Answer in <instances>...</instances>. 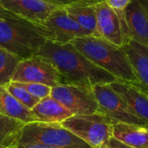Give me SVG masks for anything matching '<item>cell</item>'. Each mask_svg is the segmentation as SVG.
Masks as SVG:
<instances>
[{
	"label": "cell",
	"mask_w": 148,
	"mask_h": 148,
	"mask_svg": "<svg viewBox=\"0 0 148 148\" xmlns=\"http://www.w3.org/2000/svg\"><path fill=\"white\" fill-rule=\"evenodd\" d=\"M114 123L109 117L98 112L75 114L61 124L92 148H107L109 139L113 137Z\"/></svg>",
	"instance_id": "cell-5"
},
{
	"label": "cell",
	"mask_w": 148,
	"mask_h": 148,
	"mask_svg": "<svg viewBox=\"0 0 148 148\" xmlns=\"http://www.w3.org/2000/svg\"><path fill=\"white\" fill-rule=\"evenodd\" d=\"M107 148H133L129 146H127V144L121 142V140H117L116 138H114V136L111 137L109 139V141H108V147Z\"/></svg>",
	"instance_id": "cell-25"
},
{
	"label": "cell",
	"mask_w": 148,
	"mask_h": 148,
	"mask_svg": "<svg viewBox=\"0 0 148 148\" xmlns=\"http://www.w3.org/2000/svg\"><path fill=\"white\" fill-rule=\"evenodd\" d=\"M99 107V112L115 122L148 127L143 120L137 117L124 101L116 94L109 84H99L92 88Z\"/></svg>",
	"instance_id": "cell-8"
},
{
	"label": "cell",
	"mask_w": 148,
	"mask_h": 148,
	"mask_svg": "<svg viewBox=\"0 0 148 148\" xmlns=\"http://www.w3.org/2000/svg\"><path fill=\"white\" fill-rule=\"evenodd\" d=\"M101 1H103V0H101Z\"/></svg>",
	"instance_id": "cell-29"
},
{
	"label": "cell",
	"mask_w": 148,
	"mask_h": 148,
	"mask_svg": "<svg viewBox=\"0 0 148 148\" xmlns=\"http://www.w3.org/2000/svg\"><path fill=\"white\" fill-rule=\"evenodd\" d=\"M0 114L16 119L24 124L37 121L31 110L11 95L4 86H0Z\"/></svg>",
	"instance_id": "cell-17"
},
{
	"label": "cell",
	"mask_w": 148,
	"mask_h": 148,
	"mask_svg": "<svg viewBox=\"0 0 148 148\" xmlns=\"http://www.w3.org/2000/svg\"><path fill=\"white\" fill-rule=\"evenodd\" d=\"M68 14L89 36H96L97 22L95 4H74L64 7Z\"/></svg>",
	"instance_id": "cell-18"
},
{
	"label": "cell",
	"mask_w": 148,
	"mask_h": 148,
	"mask_svg": "<svg viewBox=\"0 0 148 148\" xmlns=\"http://www.w3.org/2000/svg\"><path fill=\"white\" fill-rule=\"evenodd\" d=\"M16 144H39L56 148H92L61 123L40 121L25 124Z\"/></svg>",
	"instance_id": "cell-4"
},
{
	"label": "cell",
	"mask_w": 148,
	"mask_h": 148,
	"mask_svg": "<svg viewBox=\"0 0 148 148\" xmlns=\"http://www.w3.org/2000/svg\"><path fill=\"white\" fill-rule=\"evenodd\" d=\"M71 43L93 63L110 73L117 80L136 82L134 69L123 47L95 36L77 37Z\"/></svg>",
	"instance_id": "cell-2"
},
{
	"label": "cell",
	"mask_w": 148,
	"mask_h": 148,
	"mask_svg": "<svg viewBox=\"0 0 148 148\" xmlns=\"http://www.w3.org/2000/svg\"><path fill=\"white\" fill-rule=\"evenodd\" d=\"M50 95L75 114H91L99 112L93 91L85 87L60 83L51 88Z\"/></svg>",
	"instance_id": "cell-10"
},
{
	"label": "cell",
	"mask_w": 148,
	"mask_h": 148,
	"mask_svg": "<svg viewBox=\"0 0 148 148\" xmlns=\"http://www.w3.org/2000/svg\"><path fill=\"white\" fill-rule=\"evenodd\" d=\"M110 87L124 101L131 111L148 124V95L134 82L117 80Z\"/></svg>",
	"instance_id": "cell-13"
},
{
	"label": "cell",
	"mask_w": 148,
	"mask_h": 148,
	"mask_svg": "<svg viewBox=\"0 0 148 148\" xmlns=\"http://www.w3.org/2000/svg\"><path fill=\"white\" fill-rule=\"evenodd\" d=\"M60 6L65 7L74 4H95L101 0H53Z\"/></svg>",
	"instance_id": "cell-24"
},
{
	"label": "cell",
	"mask_w": 148,
	"mask_h": 148,
	"mask_svg": "<svg viewBox=\"0 0 148 148\" xmlns=\"http://www.w3.org/2000/svg\"><path fill=\"white\" fill-rule=\"evenodd\" d=\"M21 57L0 47V86L6 87L12 82Z\"/></svg>",
	"instance_id": "cell-20"
},
{
	"label": "cell",
	"mask_w": 148,
	"mask_h": 148,
	"mask_svg": "<svg viewBox=\"0 0 148 148\" xmlns=\"http://www.w3.org/2000/svg\"><path fill=\"white\" fill-rule=\"evenodd\" d=\"M96 11V36L123 47L129 40L124 12H116L105 0L95 4Z\"/></svg>",
	"instance_id": "cell-9"
},
{
	"label": "cell",
	"mask_w": 148,
	"mask_h": 148,
	"mask_svg": "<svg viewBox=\"0 0 148 148\" xmlns=\"http://www.w3.org/2000/svg\"><path fill=\"white\" fill-rule=\"evenodd\" d=\"M23 88H24L34 98L40 101L49 95H50L51 88L50 87L40 84V83H21L18 82Z\"/></svg>",
	"instance_id": "cell-22"
},
{
	"label": "cell",
	"mask_w": 148,
	"mask_h": 148,
	"mask_svg": "<svg viewBox=\"0 0 148 148\" xmlns=\"http://www.w3.org/2000/svg\"><path fill=\"white\" fill-rule=\"evenodd\" d=\"M2 6L9 12L33 24L42 23L58 7L45 0H0Z\"/></svg>",
	"instance_id": "cell-11"
},
{
	"label": "cell",
	"mask_w": 148,
	"mask_h": 148,
	"mask_svg": "<svg viewBox=\"0 0 148 148\" xmlns=\"http://www.w3.org/2000/svg\"><path fill=\"white\" fill-rule=\"evenodd\" d=\"M113 136L133 148H148V127L115 122Z\"/></svg>",
	"instance_id": "cell-16"
},
{
	"label": "cell",
	"mask_w": 148,
	"mask_h": 148,
	"mask_svg": "<svg viewBox=\"0 0 148 148\" xmlns=\"http://www.w3.org/2000/svg\"><path fill=\"white\" fill-rule=\"evenodd\" d=\"M15 17H18L16 16V15L7 11L3 6L2 4L0 3V18H3V19H9V18H15Z\"/></svg>",
	"instance_id": "cell-27"
},
{
	"label": "cell",
	"mask_w": 148,
	"mask_h": 148,
	"mask_svg": "<svg viewBox=\"0 0 148 148\" xmlns=\"http://www.w3.org/2000/svg\"><path fill=\"white\" fill-rule=\"evenodd\" d=\"M46 39L59 43L71 42L74 39L89 36L67 12L64 7H58L40 24H34Z\"/></svg>",
	"instance_id": "cell-7"
},
{
	"label": "cell",
	"mask_w": 148,
	"mask_h": 148,
	"mask_svg": "<svg viewBox=\"0 0 148 148\" xmlns=\"http://www.w3.org/2000/svg\"><path fill=\"white\" fill-rule=\"evenodd\" d=\"M24 125L20 121L0 114V148H10L16 145Z\"/></svg>",
	"instance_id": "cell-19"
},
{
	"label": "cell",
	"mask_w": 148,
	"mask_h": 148,
	"mask_svg": "<svg viewBox=\"0 0 148 148\" xmlns=\"http://www.w3.org/2000/svg\"><path fill=\"white\" fill-rule=\"evenodd\" d=\"M10 148H56L39 144H16Z\"/></svg>",
	"instance_id": "cell-26"
},
{
	"label": "cell",
	"mask_w": 148,
	"mask_h": 148,
	"mask_svg": "<svg viewBox=\"0 0 148 148\" xmlns=\"http://www.w3.org/2000/svg\"><path fill=\"white\" fill-rule=\"evenodd\" d=\"M124 17L129 40L148 46V0H132Z\"/></svg>",
	"instance_id": "cell-12"
},
{
	"label": "cell",
	"mask_w": 148,
	"mask_h": 148,
	"mask_svg": "<svg viewBox=\"0 0 148 148\" xmlns=\"http://www.w3.org/2000/svg\"><path fill=\"white\" fill-rule=\"evenodd\" d=\"M7 90L13 95L20 103H22L24 107L29 109H32L39 101L36 98H34L24 88H23L18 82H11L6 87Z\"/></svg>",
	"instance_id": "cell-21"
},
{
	"label": "cell",
	"mask_w": 148,
	"mask_h": 148,
	"mask_svg": "<svg viewBox=\"0 0 148 148\" xmlns=\"http://www.w3.org/2000/svg\"><path fill=\"white\" fill-rule=\"evenodd\" d=\"M45 41L33 23L20 17L0 18V47L22 59L36 55Z\"/></svg>",
	"instance_id": "cell-3"
},
{
	"label": "cell",
	"mask_w": 148,
	"mask_h": 148,
	"mask_svg": "<svg viewBox=\"0 0 148 148\" xmlns=\"http://www.w3.org/2000/svg\"><path fill=\"white\" fill-rule=\"evenodd\" d=\"M12 82L40 83L50 88L64 83L62 76L54 64L48 58L40 55L22 59L17 65Z\"/></svg>",
	"instance_id": "cell-6"
},
{
	"label": "cell",
	"mask_w": 148,
	"mask_h": 148,
	"mask_svg": "<svg viewBox=\"0 0 148 148\" xmlns=\"http://www.w3.org/2000/svg\"><path fill=\"white\" fill-rule=\"evenodd\" d=\"M45 1H48V2H49V3H54V4H57V3H56L53 0H45ZM57 5H59V4H57Z\"/></svg>",
	"instance_id": "cell-28"
},
{
	"label": "cell",
	"mask_w": 148,
	"mask_h": 148,
	"mask_svg": "<svg viewBox=\"0 0 148 148\" xmlns=\"http://www.w3.org/2000/svg\"><path fill=\"white\" fill-rule=\"evenodd\" d=\"M131 1L132 0H105L108 5L116 12H124Z\"/></svg>",
	"instance_id": "cell-23"
},
{
	"label": "cell",
	"mask_w": 148,
	"mask_h": 148,
	"mask_svg": "<svg viewBox=\"0 0 148 148\" xmlns=\"http://www.w3.org/2000/svg\"><path fill=\"white\" fill-rule=\"evenodd\" d=\"M36 55L48 58L69 83L92 88L99 84H109L117 79L98 67L80 52L71 42L59 43L45 41Z\"/></svg>",
	"instance_id": "cell-1"
},
{
	"label": "cell",
	"mask_w": 148,
	"mask_h": 148,
	"mask_svg": "<svg viewBox=\"0 0 148 148\" xmlns=\"http://www.w3.org/2000/svg\"><path fill=\"white\" fill-rule=\"evenodd\" d=\"M37 121L44 123H62L73 114L57 100L49 95L40 100L31 109Z\"/></svg>",
	"instance_id": "cell-15"
},
{
	"label": "cell",
	"mask_w": 148,
	"mask_h": 148,
	"mask_svg": "<svg viewBox=\"0 0 148 148\" xmlns=\"http://www.w3.org/2000/svg\"><path fill=\"white\" fill-rule=\"evenodd\" d=\"M123 48L136 77V82L134 83L148 95V46L130 40Z\"/></svg>",
	"instance_id": "cell-14"
},
{
	"label": "cell",
	"mask_w": 148,
	"mask_h": 148,
	"mask_svg": "<svg viewBox=\"0 0 148 148\" xmlns=\"http://www.w3.org/2000/svg\"></svg>",
	"instance_id": "cell-30"
}]
</instances>
